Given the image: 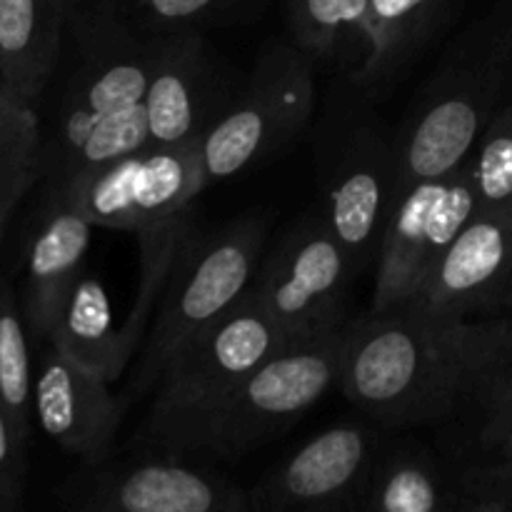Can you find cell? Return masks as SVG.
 Wrapping results in <instances>:
<instances>
[{
    "label": "cell",
    "mask_w": 512,
    "mask_h": 512,
    "mask_svg": "<svg viewBox=\"0 0 512 512\" xmlns=\"http://www.w3.org/2000/svg\"><path fill=\"white\" fill-rule=\"evenodd\" d=\"M512 313L443 318L413 305L368 310L345 328L340 388L380 428L468 413L508 343Z\"/></svg>",
    "instance_id": "cell-1"
},
{
    "label": "cell",
    "mask_w": 512,
    "mask_h": 512,
    "mask_svg": "<svg viewBox=\"0 0 512 512\" xmlns=\"http://www.w3.org/2000/svg\"><path fill=\"white\" fill-rule=\"evenodd\" d=\"M348 328V325H345ZM345 330L288 345L208 403L173 415H145L140 453L185 460H235L303 418L340 380Z\"/></svg>",
    "instance_id": "cell-2"
},
{
    "label": "cell",
    "mask_w": 512,
    "mask_h": 512,
    "mask_svg": "<svg viewBox=\"0 0 512 512\" xmlns=\"http://www.w3.org/2000/svg\"><path fill=\"white\" fill-rule=\"evenodd\" d=\"M512 103V0H495L440 58L395 135L398 193L453 173L495 113Z\"/></svg>",
    "instance_id": "cell-3"
},
{
    "label": "cell",
    "mask_w": 512,
    "mask_h": 512,
    "mask_svg": "<svg viewBox=\"0 0 512 512\" xmlns=\"http://www.w3.org/2000/svg\"><path fill=\"white\" fill-rule=\"evenodd\" d=\"M263 245L265 223L255 215L185 235L125 395L128 403L153 393L165 365L243 300L263 260Z\"/></svg>",
    "instance_id": "cell-4"
},
{
    "label": "cell",
    "mask_w": 512,
    "mask_h": 512,
    "mask_svg": "<svg viewBox=\"0 0 512 512\" xmlns=\"http://www.w3.org/2000/svg\"><path fill=\"white\" fill-rule=\"evenodd\" d=\"M68 35L73 58L40 153V175L48 183L108 115L143 103L163 40L125 23L108 0L70 10Z\"/></svg>",
    "instance_id": "cell-5"
},
{
    "label": "cell",
    "mask_w": 512,
    "mask_h": 512,
    "mask_svg": "<svg viewBox=\"0 0 512 512\" xmlns=\"http://www.w3.org/2000/svg\"><path fill=\"white\" fill-rule=\"evenodd\" d=\"M315 110V58L295 43L263 50L238 98L200 138L205 183L245 173L283 148Z\"/></svg>",
    "instance_id": "cell-6"
},
{
    "label": "cell",
    "mask_w": 512,
    "mask_h": 512,
    "mask_svg": "<svg viewBox=\"0 0 512 512\" xmlns=\"http://www.w3.org/2000/svg\"><path fill=\"white\" fill-rule=\"evenodd\" d=\"M205 185L200 138H195L180 145H150L48 190L73 205L95 228L140 235L193 213V200Z\"/></svg>",
    "instance_id": "cell-7"
},
{
    "label": "cell",
    "mask_w": 512,
    "mask_h": 512,
    "mask_svg": "<svg viewBox=\"0 0 512 512\" xmlns=\"http://www.w3.org/2000/svg\"><path fill=\"white\" fill-rule=\"evenodd\" d=\"M358 275L323 210L310 213L263 255L250 293L290 345L345 330V303Z\"/></svg>",
    "instance_id": "cell-8"
},
{
    "label": "cell",
    "mask_w": 512,
    "mask_h": 512,
    "mask_svg": "<svg viewBox=\"0 0 512 512\" xmlns=\"http://www.w3.org/2000/svg\"><path fill=\"white\" fill-rule=\"evenodd\" d=\"M475 210L478 190L465 163L400 190L375 258L370 310L408 305Z\"/></svg>",
    "instance_id": "cell-9"
},
{
    "label": "cell",
    "mask_w": 512,
    "mask_h": 512,
    "mask_svg": "<svg viewBox=\"0 0 512 512\" xmlns=\"http://www.w3.org/2000/svg\"><path fill=\"white\" fill-rule=\"evenodd\" d=\"M63 503L80 512H248V490L198 460L143 453L83 465L63 488Z\"/></svg>",
    "instance_id": "cell-10"
},
{
    "label": "cell",
    "mask_w": 512,
    "mask_h": 512,
    "mask_svg": "<svg viewBox=\"0 0 512 512\" xmlns=\"http://www.w3.org/2000/svg\"><path fill=\"white\" fill-rule=\"evenodd\" d=\"M288 345L283 328L248 290L228 315L165 365L148 415H173L208 403Z\"/></svg>",
    "instance_id": "cell-11"
},
{
    "label": "cell",
    "mask_w": 512,
    "mask_h": 512,
    "mask_svg": "<svg viewBox=\"0 0 512 512\" xmlns=\"http://www.w3.org/2000/svg\"><path fill=\"white\" fill-rule=\"evenodd\" d=\"M378 423L348 420L323 430L248 490L250 510H360L378 458Z\"/></svg>",
    "instance_id": "cell-12"
},
{
    "label": "cell",
    "mask_w": 512,
    "mask_h": 512,
    "mask_svg": "<svg viewBox=\"0 0 512 512\" xmlns=\"http://www.w3.org/2000/svg\"><path fill=\"white\" fill-rule=\"evenodd\" d=\"M408 305L468 320L512 313V200L475 210Z\"/></svg>",
    "instance_id": "cell-13"
},
{
    "label": "cell",
    "mask_w": 512,
    "mask_h": 512,
    "mask_svg": "<svg viewBox=\"0 0 512 512\" xmlns=\"http://www.w3.org/2000/svg\"><path fill=\"white\" fill-rule=\"evenodd\" d=\"M398 175L395 135L380 128L353 130L330 165L323 213L358 273L378 258Z\"/></svg>",
    "instance_id": "cell-14"
},
{
    "label": "cell",
    "mask_w": 512,
    "mask_h": 512,
    "mask_svg": "<svg viewBox=\"0 0 512 512\" xmlns=\"http://www.w3.org/2000/svg\"><path fill=\"white\" fill-rule=\"evenodd\" d=\"M128 405L110 390L108 380L70 360L53 343L40 350L33 375V415L40 430L83 465L105 463L113 455Z\"/></svg>",
    "instance_id": "cell-15"
},
{
    "label": "cell",
    "mask_w": 512,
    "mask_h": 512,
    "mask_svg": "<svg viewBox=\"0 0 512 512\" xmlns=\"http://www.w3.org/2000/svg\"><path fill=\"white\" fill-rule=\"evenodd\" d=\"M223 73L203 33L163 35L145 93L150 145H180L203 138L220 108Z\"/></svg>",
    "instance_id": "cell-16"
},
{
    "label": "cell",
    "mask_w": 512,
    "mask_h": 512,
    "mask_svg": "<svg viewBox=\"0 0 512 512\" xmlns=\"http://www.w3.org/2000/svg\"><path fill=\"white\" fill-rule=\"evenodd\" d=\"M93 228L85 215L48 190L25 255L23 313L30 333L38 338L48 340L60 305L83 275Z\"/></svg>",
    "instance_id": "cell-17"
},
{
    "label": "cell",
    "mask_w": 512,
    "mask_h": 512,
    "mask_svg": "<svg viewBox=\"0 0 512 512\" xmlns=\"http://www.w3.org/2000/svg\"><path fill=\"white\" fill-rule=\"evenodd\" d=\"M460 0H370L368 38L355 65V88L378 100L405 78L415 60L450 23Z\"/></svg>",
    "instance_id": "cell-18"
},
{
    "label": "cell",
    "mask_w": 512,
    "mask_h": 512,
    "mask_svg": "<svg viewBox=\"0 0 512 512\" xmlns=\"http://www.w3.org/2000/svg\"><path fill=\"white\" fill-rule=\"evenodd\" d=\"M73 0H0V85L38 103L65 50Z\"/></svg>",
    "instance_id": "cell-19"
},
{
    "label": "cell",
    "mask_w": 512,
    "mask_h": 512,
    "mask_svg": "<svg viewBox=\"0 0 512 512\" xmlns=\"http://www.w3.org/2000/svg\"><path fill=\"white\" fill-rule=\"evenodd\" d=\"M48 343L108 383H115L133 360V353L120 338L118 325L113 323L103 283L88 273L75 280L68 298L60 305Z\"/></svg>",
    "instance_id": "cell-20"
},
{
    "label": "cell",
    "mask_w": 512,
    "mask_h": 512,
    "mask_svg": "<svg viewBox=\"0 0 512 512\" xmlns=\"http://www.w3.org/2000/svg\"><path fill=\"white\" fill-rule=\"evenodd\" d=\"M360 512H455L453 470L418 445L380 450Z\"/></svg>",
    "instance_id": "cell-21"
},
{
    "label": "cell",
    "mask_w": 512,
    "mask_h": 512,
    "mask_svg": "<svg viewBox=\"0 0 512 512\" xmlns=\"http://www.w3.org/2000/svg\"><path fill=\"white\" fill-rule=\"evenodd\" d=\"M370 0H288V28L295 45L315 60L360 63L368 38Z\"/></svg>",
    "instance_id": "cell-22"
},
{
    "label": "cell",
    "mask_w": 512,
    "mask_h": 512,
    "mask_svg": "<svg viewBox=\"0 0 512 512\" xmlns=\"http://www.w3.org/2000/svg\"><path fill=\"white\" fill-rule=\"evenodd\" d=\"M43 128L35 105L0 85V243L20 198L40 178Z\"/></svg>",
    "instance_id": "cell-23"
},
{
    "label": "cell",
    "mask_w": 512,
    "mask_h": 512,
    "mask_svg": "<svg viewBox=\"0 0 512 512\" xmlns=\"http://www.w3.org/2000/svg\"><path fill=\"white\" fill-rule=\"evenodd\" d=\"M33 375L23 305L0 275V400L25 440L33 418Z\"/></svg>",
    "instance_id": "cell-24"
},
{
    "label": "cell",
    "mask_w": 512,
    "mask_h": 512,
    "mask_svg": "<svg viewBox=\"0 0 512 512\" xmlns=\"http://www.w3.org/2000/svg\"><path fill=\"white\" fill-rule=\"evenodd\" d=\"M115 13L145 35L205 33L235 20L250 0H108Z\"/></svg>",
    "instance_id": "cell-25"
},
{
    "label": "cell",
    "mask_w": 512,
    "mask_h": 512,
    "mask_svg": "<svg viewBox=\"0 0 512 512\" xmlns=\"http://www.w3.org/2000/svg\"><path fill=\"white\" fill-rule=\"evenodd\" d=\"M145 148H150V125L148 113H145V103H138L108 115V118L80 143V148L70 155L63 173H60L50 185L63 183V180L73 178V175L78 173H85V170L103 168V165L115 163V160L125 158V155L140 153V150Z\"/></svg>",
    "instance_id": "cell-26"
},
{
    "label": "cell",
    "mask_w": 512,
    "mask_h": 512,
    "mask_svg": "<svg viewBox=\"0 0 512 512\" xmlns=\"http://www.w3.org/2000/svg\"><path fill=\"white\" fill-rule=\"evenodd\" d=\"M465 165L478 190V208L512 200V103L485 125Z\"/></svg>",
    "instance_id": "cell-27"
},
{
    "label": "cell",
    "mask_w": 512,
    "mask_h": 512,
    "mask_svg": "<svg viewBox=\"0 0 512 512\" xmlns=\"http://www.w3.org/2000/svg\"><path fill=\"white\" fill-rule=\"evenodd\" d=\"M468 413H475V450L490 455L512 473V395L500 390H480Z\"/></svg>",
    "instance_id": "cell-28"
},
{
    "label": "cell",
    "mask_w": 512,
    "mask_h": 512,
    "mask_svg": "<svg viewBox=\"0 0 512 512\" xmlns=\"http://www.w3.org/2000/svg\"><path fill=\"white\" fill-rule=\"evenodd\" d=\"M25 445L8 408L0 400V512L18 510L25 490Z\"/></svg>",
    "instance_id": "cell-29"
},
{
    "label": "cell",
    "mask_w": 512,
    "mask_h": 512,
    "mask_svg": "<svg viewBox=\"0 0 512 512\" xmlns=\"http://www.w3.org/2000/svg\"><path fill=\"white\" fill-rule=\"evenodd\" d=\"M485 388L500 390V393L512 395V325H510L508 343H505L503 353H500V360L495 363V370L490 373V380L485 383Z\"/></svg>",
    "instance_id": "cell-30"
},
{
    "label": "cell",
    "mask_w": 512,
    "mask_h": 512,
    "mask_svg": "<svg viewBox=\"0 0 512 512\" xmlns=\"http://www.w3.org/2000/svg\"><path fill=\"white\" fill-rule=\"evenodd\" d=\"M90 3H93V0H90Z\"/></svg>",
    "instance_id": "cell-31"
}]
</instances>
